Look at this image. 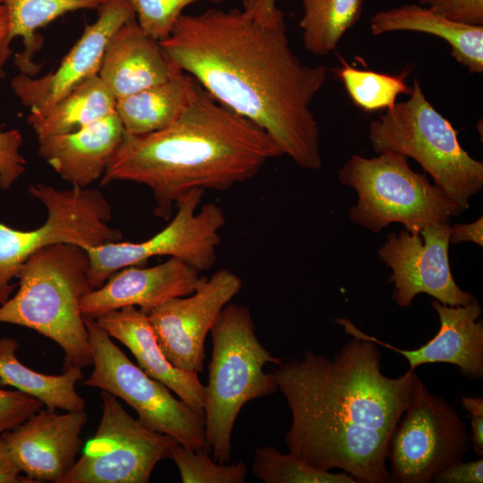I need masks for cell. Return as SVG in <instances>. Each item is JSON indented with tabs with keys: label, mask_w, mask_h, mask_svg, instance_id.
<instances>
[{
	"label": "cell",
	"mask_w": 483,
	"mask_h": 483,
	"mask_svg": "<svg viewBox=\"0 0 483 483\" xmlns=\"http://www.w3.org/2000/svg\"><path fill=\"white\" fill-rule=\"evenodd\" d=\"M451 230L449 224H435L420 233L404 229L386 236L377 254L392 270L393 300L398 306L409 307L419 293L449 306L467 305L476 299L453 276L448 256Z\"/></svg>",
	"instance_id": "14"
},
{
	"label": "cell",
	"mask_w": 483,
	"mask_h": 483,
	"mask_svg": "<svg viewBox=\"0 0 483 483\" xmlns=\"http://www.w3.org/2000/svg\"><path fill=\"white\" fill-rule=\"evenodd\" d=\"M210 453L200 448L193 450L177 443L172 449L169 459L178 468L183 483H244L247 466L242 461L219 463Z\"/></svg>",
	"instance_id": "30"
},
{
	"label": "cell",
	"mask_w": 483,
	"mask_h": 483,
	"mask_svg": "<svg viewBox=\"0 0 483 483\" xmlns=\"http://www.w3.org/2000/svg\"><path fill=\"white\" fill-rule=\"evenodd\" d=\"M21 470L0 435V483H34L27 477L21 476Z\"/></svg>",
	"instance_id": "37"
},
{
	"label": "cell",
	"mask_w": 483,
	"mask_h": 483,
	"mask_svg": "<svg viewBox=\"0 0 483 483\" xmlns=\"http://www.w3.org/2000/svg\"><path fill=\"white\" fill-rule=\"evenodd\" d=\"M18 342L0 338V386H13L40 401L47 409L65 411L85 410V401L75 386L82 378L80 368L72 367L60 375H47L21 363L16 356Z\"/></svg>",
	"instance_id": "23"
},
{
	"label": "cell",
	"mask_w": 483,
	"mask_h": 483,
	"mask_svg": "<svg viewBox=\"0 0 483 483\" xmlns=\"http://www.w3.org/2000/svg\"><path fill=\"white\" fill-rule=\"evenodd\" d=\"M431 306L438 315L440 327L432 339L413 349H400L359 329L351 320L335 319L351 336L369 340L403 356L409 370L431 363H448L472 380L483 377V323L479 320L482 308L477 299L467 305L449 306L436 300Z\"/></svg>",
	"instance_id": "17"
},
{
	"label": "cell",
	"mask_w": 483,
	"mask_h": 483,
	"mask_svg": "<svg viewBox=\"0 0 483 483\" xmlns=\"http://www.w3.org/2000/svg\"><path fill=\"white\" fill-rule=\"evenodd\" d=\"M474 242L483 246V218L480 216L473 223L456 224L452 226L450 243Z\"/></svg>",
	"instance_id": "38"
},
{
	"label": "cell",
	"mask_w": 483,
	"mask_h": 483,
	"mask_svg": "<svg viewBox=\"0 0 483 483\" xmlns=\"http://www.w3.org/2000/svg\"><path fill=\"white\" fill-rule=\"evenodd\" d=\"M431 482L436 483H482L483 459L463 462H456L439 471Z\"/></svg>",
	"instance_id": "35"
},
{
	"label": "cell",
	"mask_w": 483,
	"mask_h": 483,
	"mask_svg": "<svg viewBox=\"0 0 483 483\" xmlns=\"http://www.w3.org/2000/svg\"><path fill=\"white\" fill-rule=\"evenodd\" d=\"M140 28L153 38H166L182 11L199 0H128ZM222 2L224 0H211Z\"/></svg>",
	"instance_id": "31"
},
{
	"label": "cell",
	"mask_w": 483,
	"mask_h": 483,
	"mask_svg": "<svg viewBox=\"0 0 483 483\" xmlns=\"http://www.w3.org/2000/svg\"><path fill=\"white\" fill-rule=\"evenodd\" d=\"M338 176L357 193L348 213L351 222L375 233L392 223L420 233L428 225L449 224L464 211L426 174L414 172L406 157L392 151L373 157L353 155Z\"/></svg>",
	"instance_id": "7"
},
{
	"label": "cell",
	"mask_w": 483,
	"mask_h": 483,
	"mask_svg": "<svg viewBox=\"0 0 483 483\" xmlns=\"http://www.w3.org/2000/svg\"><path fill=\"white\" fill-rule=\"evenodd\" d=\"M470 445L479 456L483 454V414H470Z\"/></svg>",
	"instance_id": "40"
},
{
	"label": "cell",
	"mask_w": 483,
	"mask_h": 483,
	"mask_svg": "<svg viewBox=\"0 0 483 483\" xmlns=\"http://www.w3.org/2000/svg\"><path fill=\"white\" fill-rule=\"evenodd\" d=\"M434 13L451 21L483 26V0H418Z\"/></svg>",
	"instance_id": "34"
},
{
	"label": "cell",
	"mask_w": 483,
	"mask_h": 483,
	"mask_svg": "<svg viewBox=\"0 0 483 483\" xmlns=\"http://www.w3.org/2000/svg\"><path fill=\"white\" fill-rule=\"evenodd\" d=\"M462 406L469 414H483V398L480 396L463 395Z\"/></svg>",
	"instance_id": "41"
},
{
	"label": "cell",
	"mask_w": 483,
	"mask_h": 483,
	"mask_svg": "<svg viewBox=\"0 0 483 483\" xmlns=\"http://www.w3.org/2000/svg\"><path fill=\"white\" fill-rule=\"evenodd\" d=\"M28 193L40 200L47 216L39 227L21 231L0 223V305L16 284L24 262L36 251L56 243L73 244L84 250L119 242L121 231L109 225L112 208L101 191L72 186L58 190L38 182Z\"/></svg>",
	"instance_id": "8"
},
{
	"label": "cell",
	"mask_w": 483,
	"mask_h": 483,
	"mask_svg": "<svg viewBox=\"0 0 483 483\" xmlns=\"http://www.w3.org/2000/svg\"><path fill=\"white\" fill-rule=\"evenodd\" d=\"M43 406L38 399L18 390L0 388V435L22 423Z\"/></svg>",
	"instance_id": "33"
},
{
	"label": "cell",
	"mask_w": 483,
	"mask_h": 483,
	"mask_svg": "<svg viewBox=\"0 0 483 483\" xmlns=\"http://www.w3.org/2000/svg\"><path fill=\"white\" fill-rule=\"evenodd\" d=\"M116 98L95 74L43 113H30L28 123L38 138L78 131L115 112Z\"/></svg>",
	"instance_id": "24"
},
{
	"label": "cell",
	"mask_w": 483,
	"mask_h": 483,
	"mask_svg": "<svg viewBox=\"0 0 483 483\" xmlns=\"http://www.w3.org/2000/svg\"><path fill=\"white\" fill-rule=\"evenodd\" d=\"M242 12L251 20L267 27L285 24L276 0H242Z\"/></svg>",
	"instance_id": "36"
},
{
	"label": "cell",
	"mask_w": 483,
	"mask_h": 483,
	"mask_svg": "<svg viewBox=\"0 0 483 483\" xmlns=\"http://www.w3.org/2000/svg\"><path fill=\"white\" fill-rule=\"evenodd\" d=\"M96 323L126 346L148 376L174 392L195 411L204 415L205 386L199 374L174 367L157 341L148 314L134 306L101 314Z\"/></svg>",
	"instance_id": "20"
},
{
	"label": "cell",
	"mask_w": 483,
	"mask_h": 483,
	"mask_svg": "<svg viewBox=\"0 0 483 483\" xmlns=\"http://www.w3.org/2000/svg\"><path fill=\"white\" fill-rule=\"evenodd\" d=\"M211 360L205 386L204 448L219 463H229L232 434L242 407L278 391L275 376L263 369L279 365L260 343L250 309L228 303L210 330Z\"/></svg>",
	"instance_id": "5"
},
{
	"label": "cell",
	"mask_w": 483,
	"mask_h": 483,
	"mask_svg": "<svg viewBox=\"0 0 483 483\" xmlns=\"http://www.w3.org/2000/svg\"><path fill=\"white\" fill-rule=\"evenodd\" d=\"M105 0H0L4 6L9 24V38H21L23 50L15 55L20 73L36 76L40 65L34 57L44 38L38 30L67 13L79 10H97Z\"/></svg>",
	"instance_id": "26"
},
{
	"label": "cell",
	"mask_w": 483,
	"mask_h": 483,
	"mask_svg": "<svg viewBox=\"0 0 483 483\" xmlns=\"http://www.w3.org/2000/svg\"><path fill=\"white\" fill-rule=\"evenodd\" d=\"M97 19L86 24L82 35L52 72L39 78L19 73L11 87L30 113H43L83 81L97 74L105 48L112 35L136 18L128 0H105Z\"/></svg>",
	"instance_id": "15"
},
{
	"label": "cell",
	"mask_w": 483,
	"mask_h": 483,
	"mask_svg": "<svg viewBox=\"0 0 483 483\" xmlns=\"http://www.w3.org/2000/svg\"><path fill=\"white\" fill-rule=\"evenodd\" d=\"M381 358L377 344L352 336L332 358L309 350L277 365L273 374L292 414L289 452L357 482H394L388 441L420 378L414 370L387 377Z\"/></svg>",
	"instance_id": "2"
},
{
	"label": "cell",
	"mask_w": 483,
	"mask_h": 483,
	"mask_svg": "<svg viewBox=\"0 0 483 483\" xmlns=\"http://www.w3.org/2000/svg\"><path fill=\"white\" fill-rule=\"evenodd\" d=\"M180 71L134 18L108 40L97 74L118 100L163 83Z\"/></svg>",
	"instance_id": "19"
},
{
	"label": "cell",
	"mask_w": 483,
	"mask_h": 483,
	"mask_svg": "<svg viewBox=\"0 0 483 483\" xmlns=\"http://www.w3.org/2000/svg\"><path fill=\"white\" fill-rule=\"evenodd\" d=\"M204 194L205 191L195 189L182 196L169 224L148 240L119 241L87 249L91 287L99 288L116 271L142 266L157 256L176 258L199 272L212 268L226 219L223 209L213 202L200 207Z\"/></svg>",
	"instance_id": "10"
},
{
	"label": "cell",
	"mask_w": 483,
	"mask_h": 483,
	"mask_svg": "<svg viewBox=\"0 0 483 483\" xmlns=\"http://www.w3.org/2000/svg\"><path fill=\"white\" fill-rule=\"evenodd\" d=\"M242 288L235 273L221 268L202 276L192 293L169 300L148 314L160 349L174 367L203 372L207 335Z\"/></svg>",
	"instance_id": "13"
},
{
	"label": "cell",
	"mask_w": 483,
	"mask_h": 483,
	"mask_svg": "<svg viewBox=\"0 0 483 483\" xmlns=\"http://www.w3.org/2000/svg\"><path fill=\"white\" fill-rule=\"evenodd\" d=\"M83 318L93 365L84 385L123 400L146 428L168 435L187 448H204V415L175 398L169 388L131 362L95 319Z\"/></svg>",
	"instance_id": "9"
},
{
	"label": "cell",
	"mask_w": 483,
	"mask_h": 483,
	"mask_svg": "<svg viewBox=\"0 0 483 483\" xmlns=\"http://www.w3.org/2000/svg\"><path fill=\"white\" fill-rule=\"evenodd\" d=\"M281 156L271 136L192 77L186 104L174 123L145 134L124 131L100 184L126 181L148 187L155 215L167 220L189 191L229 190Z\"/></svg>",
	"instance_id": "3"
},
{
	"label": "cell",
	"mask_w": 483,
	"mask_h": 483,
	"mask_svg": "<svg viewBox=\"0 0 483 483\" xmlns=\"http://www.w3.org/2000/svg\"><path fill=\"white\" fill-rule=\"evenodd\" d=\"M199 274L176 258L149 267H126L85 294L80 301V311L93 319L127 306L148 314L169 300L192 293L202 278Z\"/></svg>",
	"instance_id": "18"
},
{
	"label": "cell",
	"mask_w": 483,
	"mask_h": 483,
	"mask_svg": "<svg viewBox=\"0 0 483 483\" xmlns=\"http://www.w3.org/2000/svg\"><path fill=\"white\" fill-rule=\"evenodd\" d=\"M11 42L7 13L4 6L0 3V79L4 76V67L13 55Z\"/></svg>",
	"instance_id": "39"
},
{
	"label": "cell",
	"mask_w": 483,
	"mask_h": 483,
	"mask_svg": "<svg viewBox=\"0 0 483 483\" xmlns=\"http://www.w3.org/2000/svg\"><path fill=\"white\" fill-rule=\"evenodd\" d=\"M192 77L180 71L170 80L116 100L115 112L124 131L145 134L162 130L182 113Z\"/></svg>",
	"instance_id": "25"
},
{
	"label": "cell",
	"mask_w": 483,
	"mask_h": 483,
	"mask_svg": "<svg viewBox=\"0 0 483 483\" xmlns=\"http://www.w3.org/2000/svg\"><path fill=\"white\" fill-rule=\"evenodd\" d=\"M352 101L365 111L390 108L399 94H411L406 85V73L391 75L368 70H360L346 64L337 70Z\"/></svg>",
	"instance_id": "29"
},
{
	"label": "cell",
	"mask_w": 483,
	"mask_h": 483,
	"mask_svg": "<svg viewBox=\"0 0 483 483\" xmlns=\"http://www.w3.org/2000/svg\"><path fill=\"white\" fill-rule=\"evenodd\" d=\"M252 471L265 483H358L347 473L314 467L292 453H283L271 445L255 449Z\"/></svg>",
	"instance_id": "28"
},
{
	"label": "cell",
	"mask_w": 483,
	"mask_h": 483,
	"mask_svg": "<svg viewBox=\"0 0 483 483\" xmlns=\"http://www.w3.org/2000/svg\"><path fill=\"white\" fill-rule=\"evenodd\" d=\"M169 58L216 100L263 129L300 167L322 165L310 109L326 79L290 47L285 24L263 26L242 10L181 14L159 41Z\"/></svg>",
	"instance_id": "1"
},
{
	"label": "cell",
	"mask_w": 483,
	"mask_h": 483,
	"mask_svg": "<svg viewBox=\"0 0 483 483\" xmlns=\"http://www.w3.org/2000/svg\"><path fill=\"white\" fill-rule=\"evenodd\" d=\"M102 415L82 456L60 483H147L178 443L132 418L115 396L101 391Z\"/></svg>",
	"instance_id": "12"
},
{
	"label": "cell",
	"mask_w": 483,
	"mask_h": 483,
	"mask_svg": "<svg viewBox=\"0 0 483 483\" xmlns=\"http://www.w3.org/2000/svg\"><path fill=\"white\" fill-rule=\"evenodd\" d=\"M89 256L81 247L56 243L40 249L22 265L19 289L0 305V323L35 330L64 352V370L92 365L81 298L94 290Z\"/></svg>",
	"instance_id": "4"
},
{
	"label": "cell",
	"mask_w": 483,
	"mask_h": 483,
	"mask_svg": "<svg viewBox=\"0 0 483 483\" xmlns=\"http://www.w3.org/2000/svg\"><path fill=\"white\" fill-rule=\"evenodd\" d=\"M373 35L391 31H416L445 40L455 60L470 72H483V26L451 21L427 7L403 4L376 13L370 20Z\"/></svg>",
	"instance_id": "22"
},
{
	"label": "cell",
	"mask_w": 483,
	"mask_h": 483,
	"mask_svg": "<svg viewBox=\"0 0 483 483\" xmlns=\"http://www.w3.org/2000/svg\"><path fill=\"white\" fill-rule=\"evenodd\" d=\"M22 136L16 129L0 125V188L8 190L24 173L26 160L20 153Z\"/></svg>",
	"instance_id": "32"
},
{
	"label": "cell",
	"mask_w": 483,
	"mask_h": 483,
	"mask_svg": "<svg viewBox=\"0 0 483 483\" xmlns=\"http://www.w3.org/2000/svg\"><path fill=\"white\" fill-rule=\"evenodd\" d=\"M86 422L84 411L41 409L1 436L28 479L60 483L76 462Z\"/></svg>",
	"instance_id": "16"
},
{
	"label": "cell",
	"mask_w": 483,
	"mask_h": 483,
	"mask_svg": "<svg viewBox=\"0 0 483 483\" xmlns=\"http://www.w3.org/2000/svg\"><path fill=\"white\" fill-rule=\"evenodd\" d=\"M124 133L116 114L78 131L38 140V155L72 186L88 188L101 178Z\"/></svg>",
	"instance_id": "21"
},
{
	"label": "cell",
	"mask_w": 483,
	"mask_h": 483,
	"mask_svg": "<svg viewBox=\"0 0 483 483\" xmlns=\"http://www.w3.org/2000/svg\"><path fill=\"white\" fill-rule=\"evenodd\" d=\"M470 446V433L459 414L420 379L391 434L386 461L394 482L428 483L462 460Z\"/></svg>",
	"instance_id": "11"
},
{
	"label": "cell",
	"mask_w": 483,
	"mask_h": 483,
	"mask_svg": "<svg viewBox=\"0 0 483 483\" xmlns=\"http://www.w3.org/2000/svg\"><path fill=\"white\" fill-rule=\"evenodd\" d=\"M364 0H304L300 21L307 51L316 55L331 53L343 34L360 19Z\"/></svg>",
	"instance_id": "27"
},
{
	"label": "cell",
	"mask_w": 483,
	"mask_h": 483,
	"mask_svg": "<svg viewBox=\"0 0 483 483\" xmlns=\"http://www.w3.org/2000/svg\"><path fill=\"white\" fill-rule=\"evenodd\" d=\"M369 139L377 154L392 151L417 161L464 210L483 188V163L461 146L456 130L427 100L417 79L408 100L370 123Z\"/></svg>",
	"instance_id": "6"
}]
</instances>
